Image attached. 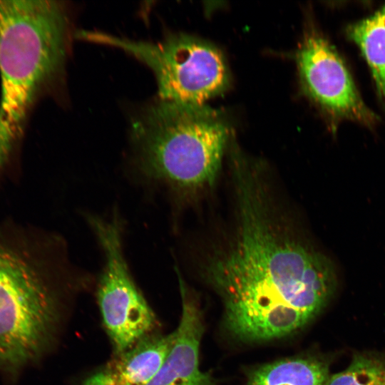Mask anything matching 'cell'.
<instances>
[{
    "label": "cell",
    "mask_w": 385,
    "mask_h": 385,
    "mask_svg": "<svg viewBox=\"0 0 385 385\" xmlns=\"http://www.w3.org/2000/svg\"><path fill=\"white\" fill-rule=\"evenodd\" d=\"M235 188V232L205 261L204 278L220 297L231 337L247 343L287 337L332 297L334 264L279 217L265 184L247 180Z\"/></svg>",
    "instance_id": "6da1fadb"
},
{
    "label": "cell",
    "mask_w": 385,
    "mask_h": 385,
    "mask_svg": "<svg viewBox=\"0 0 385 385\" xmlns=\"http://www.w3.org/2000/svg\"><path fill=\"white\" fill-rule=\"evenodd\" d=\"M69 21L48 0H0V172L23 137L40 96L65 63Z\"/></svg>",
    "instance_id": "7a4b0ae2"
},
{
    "label": "cell",
    "mask_w": 385,
    "mask_h": 385,
    "mask_svg": "<svg viewBox=\"0 0 385 385\" xmlns=\"http://www.w3.org/2000/svg\"><path fill=\"white\" fill-rule=\"evenodd\" d=\"M38 240L0 222V369L9 374L48 352L65 319L63 290Z\"/></svg>",
    "instance_id": "3957f363"
},
{
    "label": "cell",
    "mask_w": 385,
    "mask_h": 385,
    "mask_svg": "<svg viewBox=\"0 0 385 385\" xmlns=\"http://www.w3.org/2000/svg\"><path fill=\"white\" fill-rule=\"evenodd\" d=\"M131 137L141 172L187 194L215 182L229 130L222 115L205 104L158 98L135 116Z\"/></svg>",
    "instance_id": "277c9868"
},
{
    "label": "cell",
    "mask_w": 385,
    "mask_h": 385,
    "mask_svg": "<svg viewBox=\"0 0 385 385\" xmlns=\"http://www.w3.org/2000/svg\"><path fill=\"white\" fill-rule=\"evenodd\" d=\"M76 36L118 48L144 63L155 75L160 100L202 105L229 84L228 69L221 51L190 35L172 34L156 42L91 31H80Z\"/></svg>",
    "instance_id": "5b68a950"
},
{
    "label": "cell",
    "mask_w": 385,
    "mask_h": 385,
    "mask_svg": "<svg viewBox=\"0 0 385 385\" xmlns=\"http://www.w3.org/2000/svg\"><path fill=\"white\" fill-rule=\"evenodd\" d=\"M89 222L105 257L96 288L97 302L113 355L118 354L159 332V322L129 271L118 218L91 216Z\"/></svg>",
    "instance_id": "8992f818"
},
{
    "label": "cell",
    "mask_w": 385,
    "mask_h": 385,
    "mask_svg": "<svg viewBox=\"0 0 385 385\" xmlns=\"http://www.w3.org/2000/svg\"><path fill=\"white\" fill-rule=\"evenodd\" d=\"M302 88L331 117L371 127L379 117L364 102L344 61L315 29L305 34L297 52Z\"/></svg>",
    "instance_id": "52a82bcc"
},
{
    "label": "cell",
    "mask_w": 385,
    "mask_h": 385,
    "mask_svg": "<svg viewBox=\"0 0 385 385\" xmlns=\"http://www.w3.org/2000/svg\"><path fill=\"white\" fill-rule=\"evenodd\" d=\"M182 311L173 331L171 348L163 364L147 385H216L213 377L201 370L200 346L204 324L197 300L178 272Z\"/></svg>",
    "instance_id": "ba28073f"
},
{
    "label": "cell",
    "mask_w": 385,
    "mask_h": 385,
    "mask_svg": "<svg viewBox=\"0 0 385 385\" xmlns=\"http://www.w3.org/2000/svg\"><path fill=\"white\" fill-rule=\"evenodd\" d=\"M173 339V332H155L126 351L112 355L80 385H147L163 364Z\"/></svg>",
    "instance_id": "9c48e42d"
},
{
    "label": "cell",
    "mask_w": 385,
    "mask_h": 385,
    "mask_svg": "<svg viewBox=\"0 0 385 385\" xmlns=\"http://www.w3.org/2000/svg\"><path fill=\"white\" fill-rule=\"evenodd\" d=\"M328 364L315 356H296L257 366L248 372L246 385H324Z\"/></svg>",
    "instance_id": "30bf717a"
},
{
    "label": "cell",
    "mask_w": 385,
    "mask_h": 385,
    "mask_svg": "<svg viewBox=\"0 0 385 385\" xmlns=\"http://www.w3.org/2000/svg\"><path fill=\"white\" fill-rule=\"evenodd\" d=\"M371 70L376 91L385 103V5L372 16L346 29Z\"/></svg>",
    "instance_id": "8fae6325"
},
{
    "label": "cell",
    "mask_w": 385,
    "mask_h": 385,
    "mask_svg": "<svg viewBox=\"0 0 385 385\" xmlns=\"http://www.w3.org/2000/svg\"><path fill=\"white\" fill-rule=\"evenodd\" d=\"M324 385H385V359L356 354L346 369L329 376Z\"/></svg>",
    "instance_id": "7c38bea8"
}]
</instances>
